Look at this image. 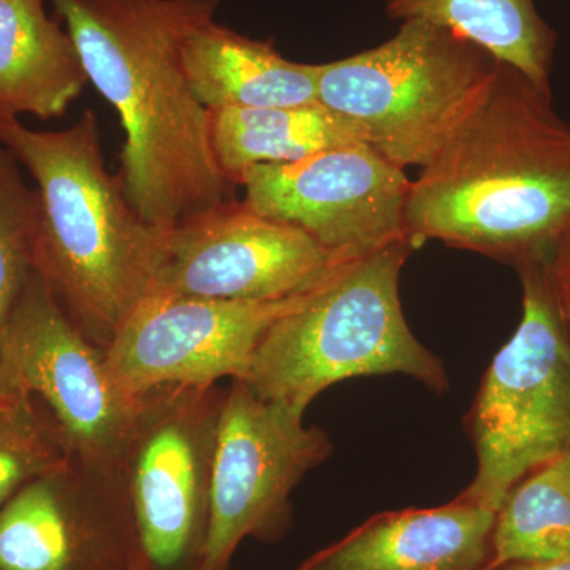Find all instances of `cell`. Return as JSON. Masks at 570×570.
<instances>
[{
    "instance_id": "1",
    "label": "cell",
    "mask_w": 570,
    "mask_h": 570,
    "mask_svg": "<svg viewBox=\"0 0 570 570\" xmlns=\"http://www.w3.org/2000/svg\"><path fill=\"white\" fill-rule=\"evenodd\" d=\"M77 45L89 82L124 130V194L146 223L170 230L234 200L214 151L212 111L183 66L190 33L219 0H50Z\"/></svg>"
},
{
    "instance_id": "2",
    "label": "cell",
    "mask_w": 570,
    "mask_h": 570,
    "mask_svg": "<svg viewBox=\"0 0 570 570\" xmlns=\"http://www.w3.org/2000/svg\"><path fill=\"white\" fill-rule=\"evenodd\" d=\"M570 227V126L509 63L409 187L404 235L519 268L546 261Z\"/></svg>"
},
{
    "instance_id": "3",
    "label": "cell",
    "mask_w": 570,
    "mask_h": 570,
    "mask_svg": "<svg viewBox=\"0 0 570 570\" xmlns=\"http://www.w3.org/2000/svg\"><path fill=\"white\" fill-rule=\"evenodd\" d=\"M0 145L36 181V272L105 351L151 288L165 230L135 212L119 175L108 171L92 110L58 132L0 118Z\"/></svg>"
},
{
    "instance_id": "4",
    "label": "cell",
    "mask_w": 570,
    "mask_h": 570,
    "mask_svg": "<svg viewBox=\"0 0 570 570\" xmlns=\"http://www.w3.org/2000/svg\"><path fill=\"white\" fill-rule=\"evenodd\" d=\"M414 249L400 239L341 266L266 330L243 382L303 414L325 389L352 377L403 374L448 392L444 365L401 307V269Z\"/></svg>"
},
{
    "instance_id": "5",
    "label": "cell",
    "mask_w": 570,
    "mask_h": 570,
    "mask_svg": "<svg viewBox=\"0 0 570 570\" xmlns=\"http://www.w3.org/2000/svg\"><path fill=\"white\" fill-rule=\"evenodd\" d=\"M499 63L452 29L404 21L376 48L317 63V102L390 164L423 168L482 102Z\"/></svg>"
},
{
    "instance_id": "6",
    "label": "cell",
    "mask_w": 570,
    "mask_h": 570,
    "mask_svg": "<svg viewBox=\"0 0 570 570\" xmlns=\"http://www.w3.org/2000/svg\"><path fill=\"white\" fill-rule=\"evenodd\" d=\"M517 269L523 316L466 419L478 474L464 493L497 510L520 480L570 453V328L543 261Z\"/></svg>"
},
{
    "instance_id": "7",
    "label": "cell",
    "mask_w": 570,
    "mask_h": 570,
    "mask_svg": "<svg viewBox=\"0 0 570 570\" xmlns=\"http://www.w3.org/2000/svg\"><path fill=\"white\" fill-rule=\"evenodd\" d=\"M225 392L175 384L141 395L121 475L153 570L200 568Z\"/></svg>"
},
{
    "instance_id": "8",
    "label": "cell",
    "mask_w": 570,
    "mask_h": 570,
    "mask_svg": "<svg viewBox=\"0 0 570 570\" xmlns=\"http://www.w3.org/2000/svg\"><path fill=\"white\" fill-rule=\"evenodd\" d=\"M0 392L36 396L75 459L122 479L141 395L118 384L104 348L71 322L37 272L0 346Z\"/></svg>"
},
{
    "instance_id": "9",
    "label": "cell",
    "mask_w": 570,
    "mask_h": 570,
    "mask_svg": "<svg viewBox=\"0 0 570 570\" xmlns=\"http://www.w3.org/2000/svg\"><path fill=\"white\" fill-rule=\"evenodd\" d=\"M305 414L258 396L246 382L225 392L214 455L208 532L198 570H230L247 538L277 542L292 524L295 487L330 455Z\"/></svg>"
},
{
    "instance_id": "10",
    "label": "cell",
    "mask_w": 570,
    "mask_h": 570,
    "mask_svg": "<svg viewBox=\"0 0 570 570\" xmlns=\"http://www.w3.org/2000/svg\"><path fill=\"white\" fill-rule=\"evenodd\" d=\"M348 262L306 232L234 198L165 230L149 292L285 298L317 287Z\"/></svg>"
},
{
    "instance_id": "11",
    "label": "cell",
    "mask_w": 570,
    "mask_h": 570,
    "mask_svg": "<svg viewBox=\"0 0 570 570\" xmlns=\"http://www.w3.org/2000/svg\"><path fill=\"white\" fill-rule=\"evenodd\" d=\"M314 288L253 302L148 292L105 348L108 366L134 396L164 385L246 381L266 330Z\"/></svg>"
},
{
    "instance_id": "12",
    "label": "cell",
    "mask_w": 570,
    "mask_h": 570,
    "mask_svg": "<svg viewBox=\"0 0 570 570\" xmlns=\"http://www.w3.org/2000/svg\"><path fill=\"white\" fill-rule=\"evenodd\" d=\"M245 204L294 225L347 261L407 239L411 181L365 142L326 149L291 164H261L239 176ZM409 242V239H407Z\"/></svg>"
},
{
    "instance_id": "13",
    "label": "cell",
    "mask_w": 570,
    "mask_h": 570,
    "mask_svg": "<svg viewBox=\"0 0 570 570\" xmlns=\"http://www.w3.org/2000/svg\"><path fill=\"white\" fill-rule=\"evenodd\" d=\"M142 561L122 479L75 456L0 509V570H135Z\"/></svg>"
},
{
    "instance_id": "14",
    "label": "cell",
    "mask_w": 570,
    "mask_h": 570,
    "mask_svg": "<svg viewBox=\"0 0 570 570\" xmlns=\"http://www.w3.org/2000/svg\"><path fill=\"white\" fill-rule=\"evenodd\" d=\"M497 513L464 491L439 508L377 513L298 570H483Z\"/></svg>"
},
{
    "instance_id": "15",
    "label": "cell",
    "mask_w": 570,
    "mask_h": 570,
    "mask_svg": "<svg viewBox=\"0 0 570 570\" xmlns=\"http://www.w3.org/2000/svg\"><path fill=\"white\" fill-rule=\"evenodd\" d=\"M183 66L195 96L212 112L317 102V63L288 61L268 41L216 20L190 33Z\"/></svg>"
},
{
    "instance_id": "16",
    "label": "cell",
    "mask_w": 570,
    "mask_h": 570,
    "mask_svg": "<svg viewBox=\"0 0 570 570\" xmlns=\"http://www.w3.org/2000/svg\"><path fill=\"white\" fill-rule=\"evenodd\" d=\"M89 78L45 0H0V118H62Z\"/></svg>"
},
{
    "instance_id": "17",
    "label": "cell",
    "mask_w": 570,
    "mask_h": 570,
    "mask_svg": "<svg viewBox=\"0 0 570 570\" xmlns=\"http://www.w3.org/2000/svg\"><path fill=\"white\" fill-rule=\"evenodd\" d=\"M212 132L220 168L235 186L254 165L296 163L326 149L363 142L346 119L318 102L225 108L212 112Z\"/></svg>"
},
{
    "instance_id": "18",
    "label": "cell",
    "mask_w": 570,
    "mask_h": 570,
    "mask_svg": "<svg viewBox=\"0 0 570 570\" xmlns=\"http://www.w3.org/2000/svg\"><path fill=\"white\" fill-rule=\"evenodd\" d=\"M385 7L392 20L452 29L550 91L557 33L532 0H385Z\"/></svg>"
},
{
    "instance_id": "19",
    "label": "cell",
    "mask_w": 570,
    "mask_h": 570,
    "mask_svg": "<svg viewBox=\"0 0 570 570\" xmlns=\"http://www.w3.org/2000/svg\"><path fill=\"white\" fill-rule=\"evenodd\" d=\"M570 560V482L564 456L520 480L502 502L491 535L494 570L510 562Z\"/></svg>"
},
{
    "instance_id": "20",
    "label": "cell",
    "mask_w": 570,
    "mask_h": 570,
    "mask_svg": "<svg viewBox=\"0 0 570 570\" xmlns=\"http://www.w3.org/2000/svg\"><path fill=\"white\" fill-rule=\"evenodd\" d=\"M73 453L36 396L0 392V509L26 483L61 468Z\"/></svg>"
},
{
    "instance_id": "21",
    "label": "cell",
    "mask_w": 570,
    "mask_h": 570,
    "mask_svg": "<svg viewBox=\"0 0 570 570\" xmlns=\"http://www.w3.org/2000/svg\"><path fill=\"white\" fill-rule=\"evenodd\" d=\"M14 154L0 148V346L11 316L36 273V189L26 184Z\"/></svg>"
},
{
    "instance_id": "22",
    "label": "cell",
    "mask_w": 570,
    "mask_h": 570,
    "mask_svg": "<svg viewBox=\"0 0 570 570\" xmlns=\"http://www.w3.org/2000/svg\"><path fill=\"white\" fill-rule=\"evenodd\" d=\"M543 266L561 316L570 328V227L553 243Z\"/></svg>"
},
{
    "instance_id": "23",
    "label": "cell",
    "mask_w": 570,
    "mask_h": 570,
    "mask_svg": "<svg viewBox=\"0 0 570 570\" xmlns=\"http://www.w3.org/2000/svg\"><path fill=\"white\" fill-rule=\"evenodd\" d=\"M494 570H570V560L510 562Z\"/></svg>"
},
{
    "instance_id": "24",
    "label": "cell",
    "mask_w": 570,
    "mask_h": 570,
    "mask_svg": "<svg viewBox=\"0 0 570 570\" xmlns=\"http://www.w3.org/2000/svg\"><path fill=\"white\" fill-rule=\"evenodd\" d=\"M135 570H153L151 566L148 564V561H142L140 566H138Z\"/></svg>"
},
{
    "instance_id": "25",
    "label": "cell",
    "mask_w": 570,
    "mask_h": 570,
    "mask_svg": "<svg viewBox=\"0 0 570 570\" xmlns=\"http://www.w3.org/2000/svg\"><path fill=\"white\" fill-rule=\"evenodd\" d=\"M566 460V468H568V475H569V482H570V453L564 456Z\"/></svg>"
}]
</instances>
